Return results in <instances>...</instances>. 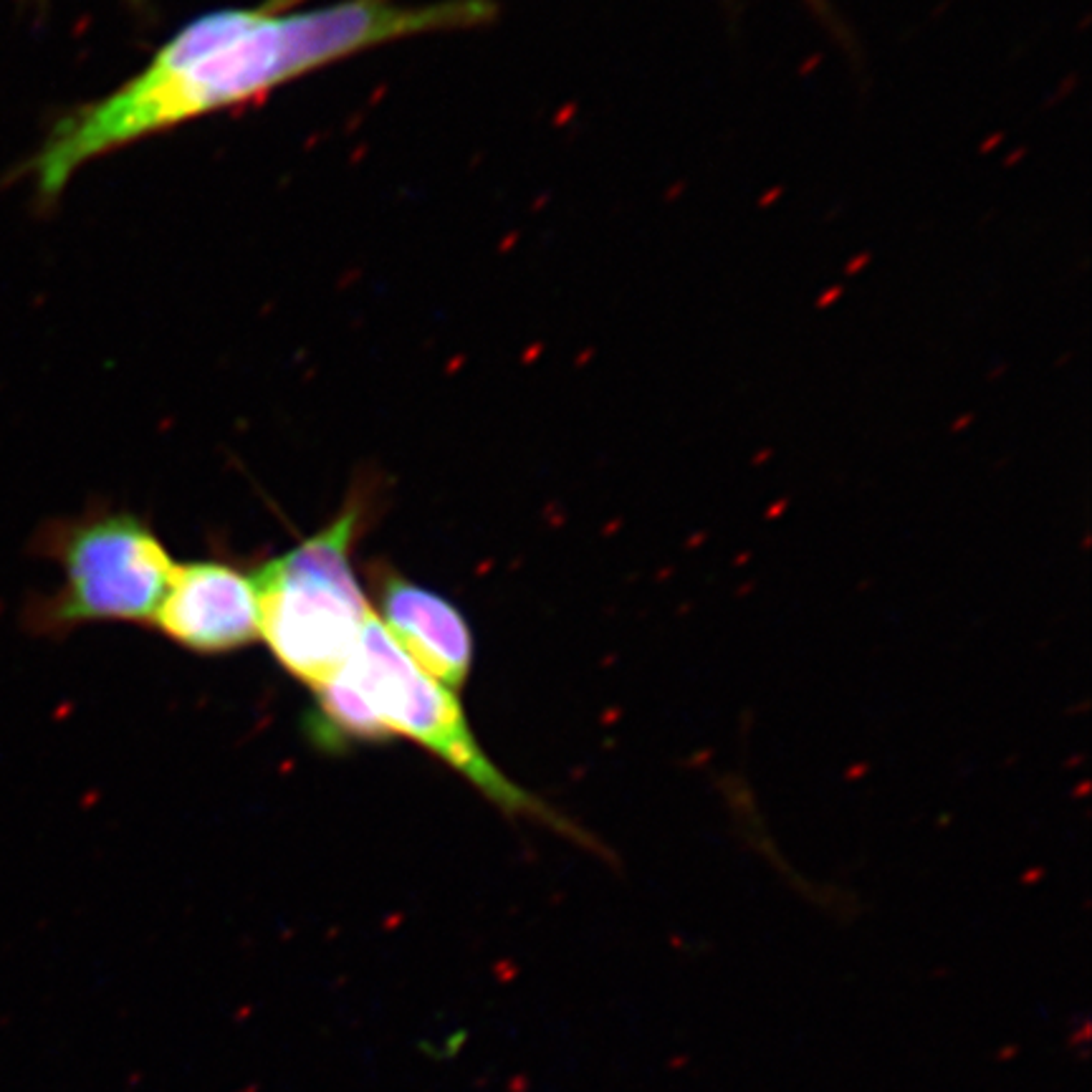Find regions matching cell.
Listing matches in <instances>:
<instances>
[{
    "label": "cell",
    "mask_w": 1092,
    "mask_h": 1092,
    "mask_svg": "<svg viewBox=\"0 0 1092 1092\" xmlns=\"http://www.w3.org/2000/svg\"><path fill=\"white\" fill-rule=\"evenodd\" d=\"M291 3L263 0L188 21L135 76L53 119L44 142L13 175L31 183L39 207H51L89 162L117 149L263 99L362 51L473 31L498 15L494 0H337L298 10Z\"/></svg>",
    "instance_id": "obj_1"
},
{
    "label": "cell",
    "mask_w": 1092,
    "mask_h": 1092,
    "mask_svg": "<svg viewBox=\"0 0 1092 1092\" xmlns=\"http://www.w3.org/2000/svg\"><path fill=\"white\" fill-rule=\"evenodd\" d=\"M28 551L51 561L61 582L26 597L23 633L63 640L99 622H152L175 561L147 521L127 508L89 506L39 524Z\"/></svg>",
    "instance_id": "obj_2"
},
{
    "label": "cell",
    "mask_w": 1092,
    "mask_h": 1092,
    "mask_svg": "<svg viewBox=\"0 0 1092 1092\" xmlns=\"http://www.w3.org/2000/svg\"><path fill=\"white\" fill-rule=\"evenodd\" d=\"M369 511L372 489H351L327 526L253 574L261 638L281 668L314 691L347 665L372 615L351 564Z\"/></svg>",
    "instance_id": "obj_3"
},
{
    "label": "cell",
    "mask_w": 1092,
    "mask_h": 1092,
    "mask_svg": "<svg viewBox=\"0 0 1092 1092\" xmlns=\"http://www.w3.org/2000/svg\"><path fill=\"white\" fill-rule=\"evenodd\" d=\"M337 675L359 695L382 741L402 736L441 759L503 814L542 822L590 852L609 855L572 817L501 771L471 731L458 695L420 670L380 625L375 612L367 617L354 655Z\"/></svg>",
    "instance_id": "obj_4"
},
{
    "label": "cell",
    "mask_w": 1092,
    "mask_h": 1092,
    "mask_svg": "<svg viewBox=\"0 0 1092 1092\" xmlns=\"http://www.w3.org/2000/svg\"><path fill=\"white\" fill-rule=\"evenodd\" d=\"M152 625L172 643L202 655L253 645L261 640L253 574L218 559L175 564Z\"/></svg>",
    "instance_id": "obj_5"
},
{
    "label": "cell",
    "mask_w": 1092,
    "mask_h": 1092,
    "mask_svg": "<svg viewBox=\"0 0 1092 1092\" xmlns=\"http://www.w3.org/2000/svg\"><path fill=\"white\" fill-rule=\"evenodd\" d=\"M372 612L398 647L430 678L458 693L473 668V633L446 597L377 559L367 569Z\"/></svg>",
    "instance_id": "obj_6"
},
{
    "label": "cell",
    "mask_w": 1092,
    "mask_h": 1092,
    "mask_svg": "<svg viewBox=\"0 0 1092 1092\" xmlns=\"http://www.w3.org/2000/svg\"><path fill=\"white\" fill-rule=\"evenodd\" d=\"M28 3H33L39 10H44V8L49 5V0H28ZM129 3H135V5H145V0H129Z\"/></svg>",
    "instance_id": "obj_7"
}]
</instances>
